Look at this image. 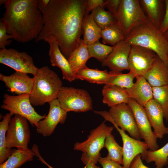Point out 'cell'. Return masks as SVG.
Wrapping results in <instances>:
<instances>
[{
    "label": "cell",
    "instance_id": "1",
    "mask_svg": "<svg viewBox=\"0 0 168 168\" xmlns=\"http://www.w3.org/2000/svg\"><path fill=\"white\" fill-rule=\"evenodd\" d=\"M87 0H50L41 13L44 25L35 41L54 38L68 59L80 44Z\"/></svg>",
    "mask_w": 168,
    "mask_h": 168
},
{
    "label": "cell",
    "instance_id": "2",
    "mask_svg": "<svg viewBox=\"0 0 168 168\" xmlns=\"http://www.w3.org/2000/svg\"><path fill=\"white\" fill-rule=\"evenodd\" d=\"M38 0H6L2 19L8 34L16 41L25 43L35 39L44 25Z\"/></svg>",
    "mask_w": 168,
    "mask_h": 168
},
{
    "label": "cell",
    "instance_id": "3",
    "mask_svg": "<svg viewBox=\"0 0 168 168\" xmlns=\"http://www.w3.org/2000/svg\"><path fill=\"white\" fill-rule=\"evenodd\" d=\"M154 52L168 68V41L160 29L148 20L133 29L124 40Z\"/></svg>",
    "mask_w": 168,
    "mask_h": 168
},
{
    "label": "cell",
    "instance_id": "4",
    "mask_svg": "<svg viewBox=\"0 0 168 168\" xmlns=\"http://www.w3.org/2000/svg\"><path fill=\"white\" fill-rule=\"evenodd\" d=\"M33 78V85L30 95L32 105L41 106L57 98L63 83L55 72L48 66H43L39 68Z\"/></svg>",
    "mask_w": 168,
    "mask_h": 168
},
{
    "label": "cell",
    "instance_id": "5",
    "mask_svg": "<svg viewBox=\"0 0 168 168\" xmlns=\"http://www.w3.org/2000/svg\"><path fill=\"white\" fill-rule=\"evenodd\" d=\"M113 126H107L105 121L90 132L87 138L85 141L76 142L74 150L83 152L81 160L84 165L88 162L96 164L100 156V151L104 147L106 138L111 134Z\"/></svg>",
    "mask_w": 168,
    "mask_h": 168
},
{
    "label": "cell",
    "instance_id": "6",
    "mask_svg": "<svg viewBox=\"0 0 168 168\" xmlns=\"http://www.w3.org/2000/svg\"><path fill=\"white\" fill-rule=\"evenodd\" d=\"M94 112L101 115L105 120L127 132L131 137L140 140L142 139L133 112L127 104L121 103L114 106L110 108L109 112Z\"/></svg>",
    "mask_w": 168,
    "mask_h": 168
},
{
    "label": "cell",
    "instance_id": "7",
    "mask_svg": "<svg viewBox=\"0 0 168 168\" xmlns=\"http://www.w3.org/2000/svg\"><path fill=\"white\" fill-rule=\"evenodd\" d=\"M116 19L126 36L148 19L138 0H121Z\"/></svg>",
    "mask_w": 168,
    "mask_h": 168
},
{
    "label": "cell",
    "instance_id": "8",
    "mask_svg": "<svg viewBox=\"0 0 168 168\" xmlns=\"http://www.w3.org/2000/svg\"><path fill=\"white\" fill-rule=\"evenodd\" d=\"M30 95L26 94L12 96L5 93L1 107L9 111L12 116L17 114L26 118L37 128L39 122L44 119L46 115H41L35 111L31 103Z\"/></svg>",
    "mask_w": 168,
    "mask_h": 168
},
{
    "label": "cell",
    "instance_id": "9",
    "mask_svg": "<svg viewBox=\"0 0 168 168\" xmlns=\"http://www.w3.org/2000/svg\"><path fill=\"white\" fill-rule=\"evenodd\" d=\"M57 99L65 111L85 112L92 109V100L86 90L72 87L63 86Z\"/></svg>",
    "mask_w": 168,
    "mask_h": 168
},
{
    "label": "cell",
    "instance_id": "10",
    "mask_svg": "<svg viewBox=\"0 0 168 168\" xmlns=\"http://www.w3.org/2000/svg\"><path fill=\"white\" fill-rule=\"evenodd\" d=\"M28 120L18 115L11 119L6 135L7 148L15 147L18 149H29L28 145L30 138V131Z\"/></svg>",
    "mask_w": 168,
    "mask_h": 168
},
{
    "label": "cell",
    "instance_id": "11",
    "mask_svg": "<svg viewBox=\"0 0 168 168\" xmlns=\"http://www.w3.org/2000/svg\"><path fill=\"white\" fill-rule=\"evenodd\" d=\"M0 63L16 71L35 75L39 68L34 64L33 58L25 52L12 48L0 49Z\"/></svg>",
    "mask_w": 168,
    "mask_h": 168
},
{
    "label": "cell",
    "instance_id": "12",
    "mask_svg": "<svg viewBox=\"0 0 168 168\" xmlns=\"http://www.w3.org/2000/svg\"><path fill=\"white\" fill-rule=\"evenodd\" d=\"M127 104L133 112L141 138L147 143L149 149L154 151L159 149L157 139L152 129L144 107L131 98Z\"/></svg>",
    "mask_w": 168,
    "mask_h": 168
},
{
    "label": "cell",
    "instance_id": "13",
    "mask_svg": "<svg viewBox=\"0 0 168 168\" xmlns=\"http://www.w3.org/2000/svg\"><path fill=\"white\" fill-rule=\"evenodd\" d=\"M157 56L154 52L150 50L140 46L131 45L128 57L129 70L133 71L136 77L143 76L151 67Z\"/></svg>",
    "mask_w": 168,
    "mask_h": 168
},
{
    "label": "cell",
    "instance_id": "14",
    "mask_svg": "<svg viewBox=\"0 0 168 168\" xmlns=\"http://www.w3.org/2000/svg\"><path fill=\"white\" fill-rule=\"evenodd\" d=\"M49 104L48 114L44 119L39 122L36 128L37 133L45 137L51 135L58 123L63 124L67 117V113L61 108L57 98Z\"/></svg>",
    "mask_w": 168,
    "mask_h": 168
},
{
    "label": "cell",
    "instance_id": "15",
    "mask_svg": "<svg viewBox=\"0 0 168 168\" xmlns=\"http://www.w3.org/2000/svg\"><path fill=\"white\" fill-rule=\"evenodd\" d=\"M113 46L112 52L101 63L102 66L108 67L111 71L129 70L128 57L131 45L124 40Z\"/></svg>",
    "mask_w": 168,
    "mask_h": 168
},
{
    "label": "cell",
    "instance_id": "16",
    "mask_svg": "<svg viewBox=\"0 0 168 168\" xmlns=\"http://www.w3.org/2000/svg\"><path fill=\"white\" fill-rule=\"evenodd\" d=\"M113 124L119 133L123 142V168H129L134 157L148 150V146L145 142L135 139L129 136L124 131L115 124Z\"/></svg>",
    "mask_w": 168,
    "mask_h": 168
},
{
    "label": "cell",
    "instance_id": "17",
    "mask_svg": "<svg viewBox=\"0 0 168 168\" xmlns=\"http://www.w3.org/2000/svg\"><path fill=\"white\" fill-rule=\"evenodd\" d=\"M0 80L12 92L17 95L30 94L32 88L33 78L27 74L16 71L9 76L0 74Z\"/></svg>",
    "mask_w": 168,
    "mask_h": 168
},
{
    "label": "cell",
    "instance_id": "18",
    "mask_svg": "<svg viewBox=\"0 0 168 168\" xmlns=\"http://www.w3.org/2000/svg\"><path fill=\"white\" fill-rule=\"evenodd\" d=\"M46 42L49 45V55L51 65L57 67L61 70L63 79L69 82L74 81L75 76L72 72L69 63L62 53L55 40L50 37Z\"/></svg>",
    "mask_w": 168,
    "mask_h": 168
},
{
    "label": "cell",
    "instance_id": "19",
    "mask_svg": "<svg viewBox=\"0 0 168 168\" xmlns=\"http://www.w3.org/2000/svg\"><path fill=\"white\" fill-rule=\"evenodd\" d=\"M144 107L156 138H162L167 134L168 128L164 123V113L161 108L153 98L148 102Z\"/></svg>",
    "mask_w": 168,
    "mask_h": 168
},
{
    "label": "cell",
    "instance_id": "20",
    "mask_svg": "<svg viewBox=\"0 0 168 168\" xmlns=\"http://www.w3.org/2000/svg\"><path fill=\"white\" fill-rule=\"evenodd\" d=\"M136 78L133 86L126 89L130 98L144 107L153 98L152 87L143 76H138Z\"/></svg>",
    "mask_w": 168,
    "mask_h": 168
},
{
    "label": "cell",
    "instance_id": "21",
    "mask_svg": "<svg viewBox=\"0 0 168 168\" xmlns=\"http://www.w3.org/2000/svg\"><path fill=\"white\" fill-rule=\"evenodd\" d=\"M143 77L152 87L168 85V68L157 55Z\"/></svg>",
    "mask_w": 168,
    "mask_h": 168
},
{
    "label": "cell",
    "instance_id": "22",
    "mask_svg": "<svg viewBox=\"0 0 168 168\" xmlns=\"http://www.w3.org/2000/svg\"><path fill=\"white\" fill-rule=\"evenodd\" d=\"M102 93L103 103L110 108L121 103L127 104L130 99L126 89L111 85H105Z\"/></svg>",
    "mask_w": 168,
    "mask_h": 168
},
{
    "label": "cell",
    "instance_id": "23",
    "mask_svg": "<svg viewBox=\"0 0 168 168\" xmlns=\"http://www.w3.org/2000/svg\"><path fill=\"white\" fill-rule=\"evenodd\" d=\"M84 43L86 45L99 40L101 30L95 21L92 14L85 15L82 23Z\"/></svg>",
    "mask_w": 168,
    "mask_h": 168
},
{
    "label": "cell",
    "instance_id": "24",
    "mask_svg": "<svg viewBox=\"0 0 168 168\" xmlns=\"http://www.w3.org/2000/svg\"><path fill=\"white\" fill-rule=\"evenodd\" d=\"M90 58L87 45L82 39L79 45L67 59L72 72L75 76L78 72L86 66V63Z\"/></svg>",
    "mask_w": 168,
    "mask_h": 168
},
{
    "label": "cell",
    "instance_id": "25",
    "mask_svg": "<svg viewBox=\"0 0 168 168\" xmlns=\"http://www.w3.org/2000/svg\"><path fill=\"white\" fill-rule=\"evenodd\" d=\"M34 156L31 149H12L8 158L0 164V168H19L25 163L32 161Z\"/></svg>",
    "mask_w": 168,
    "mask_h": 168
},
{
    "label": "cell",
    "instance_id": "26",
    "mask_svg": "<svg viewBox=\"0 0 168 168\" xmlns=\"http://www.w3.org/2000/svg\"><path fill=\"white\" fill-rule=\"evenodd\" d=\"M110 74L107 70L92 69L86 66L75 75L76 79L85 80L91 83L105 84H107Z\"/></svg>",
    "mask_w": 168,
    "mask_h": 168
},
{
    "label": "cell",
    "instance_id": "27",
    "mask_svg": "<svg viewBox=\"0 0 168 168\" xmlns=\"http://www.w3.org/2000/svg\"><path fill=\"white\" fill-rule=\"evenodd\" d=\"M140 155L142 160L147 163L154 162L155 168H163L168 163V142L160 148L147 150Z\"/></svg>",
    "mask_w": 168,
    "mask_h": 168
},
{
    "label": "cell",
    "instance_id": "28",
    "mask_svg": "<svg viewBox=\"0 0 168 168\" xmlns=\"http://www.w3.org/2000/svg\"><path fill=\"white\" fill-rule=\"evenodd\" d=\"M140 3L146 12L148 19L156 28L160 29L162 1L160 0H141Z\"/></svg>",
    "mask_w": 168,
    "mask_h": 168
},
{
    "label": "cell",
    "instance_id": "29",
    "mask_svg": "<svg viewBox=\"0 0 168 168\" xmlns=\"http://www.w3.org/2000/svg\"><path fill=\"white\" fill-rule=\"evenodd\" d=\"M102 42L114 46L118 43L125 40V36L121 28L117 21L101 30Z\"/></svg>",
    "mask_w": 168,
    "mask_h": 168
},
{
    "label": "cell",
    "instance_id": "30",
    "mask_svg": "<svg viewBox=\"0 0 168 168\" xmlns=\"http://www.w3.org/2000/svg\"><path fill=\"white\" fill-rule=\"evenodd\" d=\"M110 77L106 84L116 86L122 88L128 89L133 85V80L136 77L135 73L132 70L129 72L123 73L122 72L111 71L109 72Z\"/></svg>",
    "mask_w": 168,
    "mask_h": 168
},
{
    "label": "cell",
    "instance_id": "31",
    "mask_svg": "<svg viewBox=\"0 0 168 168\" xmlns=\"http://www.w3.org/2000/svg\"><path fill=\"white\" fill-rule=\"evenodd\" d=\"M12 116L10 113H7L0 122V164L8 158L12 150L7 148L6 143V133Z\"/></svg>",
    "mask_w": 168,
    "mask_h": 168
},
{
    "label": "cell",
    "instance_id": "32",
    "mask_svg": "<svg viewBox=\"0 0 168 168\" xmlns=\"http://www.w3.org/2000/svg\"><path fill=\"white\" fill-rule=\"evenodd\" d=\"M104 147L108 151L107 157L120 164H123V150L116 142L114 136L111 134L106 138Z\"/></svg>",
    "mask_w": 168,
    "mask_h": 168
},
{
    "label": "cell",
    "instance_id": "33",
    "mask_svg": "<svg viewBox=\"0 0 168 168\" xmlns=\"http://www.w3.org/2000/svg\"><path fill=\"white\" fill-rule=\"evenodd\" d=\"M105 8L99 7L91 12L95 21L101 30L117 21L114 16L109 11H105Z\"/></svg>",
    "mask_w": 168,
    "mask_h": 168
},
{
    "label": "cell",
    "instance_id": "34",
    "mask_svg": "<svg viewBox=\"0 0 168 168\" xmlns=\"http://www.w3.org/2000/svg\"><path fill=\"white\" fill-rule=\"evenodd\" d=\"M153 98L161 108L164 118L168 120V85L152 87Z\"/></svg>",
    "mask_w": 168,
    "mask_h": 168
},
{
    "label": "cell",
    "instance_id": "35",
    "mask_svg": "<svg viewBox=\"0 0 168 168\" xmlns=\"http://www.w3.org/2000/svg\"><path fill=\"white\" fill-rule=\"evenodd\" d=\"M87 45L90 58H95L101 63L111 53L114 47L101 44L99 40Z\"/></svg>",
    "mask_w": 168,
    "mask_h": 168
},
{
    "label": "cell",
    "instance_id": "36",
    "mask_svg": "<svg viewBox=\"0 0 168 168\" xmlns=\"http://www.w3.org/2000/svg\"><path fill=\"white\" fill-rule=\"evenodd\" d=\"M12 39V36L8 34L7 28L3 22L2 18L0 21V48L3 49L6 48L7 46L9 45L12 40H9Z\"/></svg>",
    "mask_w": 168,
    "mask_h": 168
},
{
    "label": "cell",
    "instance_id": "37",
    "mask_svg": "<svg viewBox=\"0 0 168 168\" xmlns=\"http://www.w3.org/2000/svg\"><path fill=\"white\" fill-rule=\"evenodd\" d=\"M105 7L116 18L118 13L121 0H105Z\"/></svg>",
    "mask_w": 168,
    "mask_h": 168
},
{
    "label": "cell",
    "instance_id": "38",
    "mask_svg": "<svg viewBox=\"0 0 168 168\" xmlns=\"http://www.w3.org/2000/svg\"><path fill=\"white\" fill-rule=\"evenodd\" d=\"M99 7H105V1L103 0H87L85 15L89 14L90 12L92 11Z\"/></svg>",
    "mask_w": 168,
    "mask_h": 168
},
{
    "label": "cell",
    "instance_id": "39",
    "mask_svg": "<svg viewBox=\"0 0 168 168\" xmlns=\"http://www.w3.org/2000/svg\"><path fill=\"white\" fill-rule=\"evenodd\" d=\"M98 162L103 168H123V166L107 157H100Z\"/></svg>",
    "mask_w": 168,
    "mask_h": 168
},
{
    "label": "cell",
    "instance_id": "40",
    "mask_svg": "<svg viewBox=\"0 0 168 168\" xmlns=\"http://www.w3.org/2000/svg\"><path fill=\"white\" fill-rule=\"evenodd\" d=\"M166 10L164 18L161 21L160 29L164 33L168 30V0L165 1Z\"/></svg>",
    "mask_w": 168,
    "mask_h": 168
},
{
    "label": "cell",
    "instance_id": "41",
    "mask_svg": "<svg viewBox=\"0 0 168 168\" xmlns=\"http://www.w3.org/2000/svg\"><path fill=\"white\" fill-rule=\"evenodd\" d=\"M141 155L136 156L131 162L129 168H149L143 163Z\"/></svg>",
    "mask_w": 168,
    "mask_h": 168
},
{
    "label": "cell",
    "instance_id": "42",
    "mask_svg": "<svg viewBox=\"0 0 168 168\" xmlns=\"http://www.w3.org/2000/svg\"><path fill=\"white\" fill-rule=\"evenodd\" d=\"M31 150L34 153L35 156L38 158L39 160L47 166L48 168H54L48 164L42 157L39 153L38 147L36 145L34 144Z\"/></svg>",
    "mask_w": 168,
    "mask_h": 168
},
{
    "label": "cell",
    "instance_id": "43",
    "mask_svg": "<svg viewBox=\"0 0 168 168\" xmlns=\"http://www.w3.org/2000/svg\"><path fill=\"white\" fill-rule=\"evenodd\" d=\"M50 0H38L37 7L42 12L48 6Z\"/></svg>",
    "mask_w": 168,
    "mask_h": 168
},
{
    "label": "cell",
    "instance_id": "44",
    "mask_svg": "<svg viewBox=\"0 0 168 168\" xmlns=\"http://www.w3.org/2000/svg\"><path fill=\"white\" fill-rule=\"evenodd\" d=\"M85 168H100V167L92 162H88L85 165Z\"/></svg>",
    "mask_w": 168,
    "mask_h": 168
},
{
    "label": "cell",
    "instance_id": "45",
    "mask_svg": "<svg viewBox=\"0 0 168 168\" xmlns=\"http://www.w3.org/2000/svg\"><path fill=\"white\" fill-rule=\"evenodd\" d=\"M163 34L165 38L168 41V30L165 33H163Z\"/></svg>",
    "mask_w": 168,
    "mask_h": 168
},
{
    "label": "cell",
    "instance_id": "46",
    "mask_svg": "<svg viewBox=\"0 0 168 168\" xmlns=\"http://www.w3.org/2000/svg\"><path fill=\"white\" fill-rule=\"evenodd\" d=\"M167 128H168L167 134H168V126Z\"/></svg>",
    "mask_w": 168,
    "mask_h": 168
},
{
    "label": "cell",
    "instance_id": "47",
    "mask_svg": "<svg viewBox=\"0 0 168 168\" xmlns=\"http://www.w3.org/2000/svg\"><path fill=\"white\" fill-rule=\"evenodd\" d=\"M166 168H168V166L167 167H166Z\"/></svg>",
    "mask_w": 168,
    "mask_h": 168
},
{
    "label": "cell",
    "instance_id": "48",
    "mask_svg": "<svg viewBox=\"0 0 168 168\" xmlns=\"http://www.w3.org/2000/svg\"></svg>",
    "mask_w": 168,
    "mask_h": 168
}]
</instances>
